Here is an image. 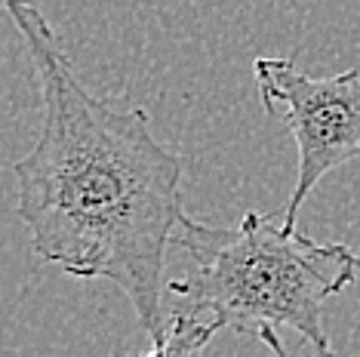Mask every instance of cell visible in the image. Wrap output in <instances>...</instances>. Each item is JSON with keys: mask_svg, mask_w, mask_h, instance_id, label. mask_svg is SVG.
I'll list each match as a JSON object with an SVG mask.
<instances>
[{"mask_svg": "<svg viewBox=\"0 0 360 357\" xmlns=\"http://www.w3.org/2000/svg\"><path fill=\"white\" fill-rule=\"evenodd\" d=\"M4 4L44 96L40 136L13 167L31 249L77 280L117 283L158 345L169 327L167 247L185 219L182 164L154 139L145 108L99 99L80 84L31 0Z\"/></svg>", "mask_w": 360, "mask_h": 357, "instance_id": "cell-1", "label": "cell"}, {"mask_svg": "<svg viewBox=\"0 0 360 357\" xmlns=\"http://www.w3.org/2000/svg\"><path fill=\"white\" fill-rule=\"evenodd\" d=\"M176 247L191 271L167 290L191 302V314L219 330H296L317 357H333L323 332V302L348 290L360 274V256L345 243H317L296 228L247 213L237 228H212L185 216Z\"/></svg>", "mask_w": 360, "mask_h": 357, "instance_id": "cell-2", "label": "cell"}, {"mask_svg": "<svg viewBox=\"0 0 360 357\" xmlns=\"http://www.w3.org/2000/svg\"><path fill=\"white\" fill-rule=\"evenodd\" d=\"M252 71L265 111L290 126L299 148L296 188L283 209V228H296L299 209L317 182L360 157V71L311 77L292 59L271 56H259Z\"/></svg>", "mask_w": 360, "mask_h": 357, "instance_id": "cell-3", "label": "cell"}, {"mask_svg": "<svg viewBox=\"0 0 360 357\" xmlns=\"http://www.w3.org/2000/svg\"><path fill=\"white\" fill-rule=\"evenodd\" d=\"M216 330L219 323H212L210 318H200V314L191 311H173L163 342L154 345L148 354H136V357H203Z\"/></svg>", "mask_w": 360, "mask_h": 357, "instance_id": "cell-4", "label": "cell"}, {"mask_svg": "<svg viewBox=\"0 0 360 357\" xmlns=\"http://www.w3.org/2000/svg\"><path fill=\"white\" fill-rule=\"evenodd\" d=\"M256 336L262 339V345H268L271 351L277 354V357H292L290 351H286V345L281 342V336H277V330H259ZM333 357H339V354H333Z\"/></svg>", "mask_w": 360, "mask_h": 357, "instance_id": "cell-5", "label": "cell"}]
</instances>
